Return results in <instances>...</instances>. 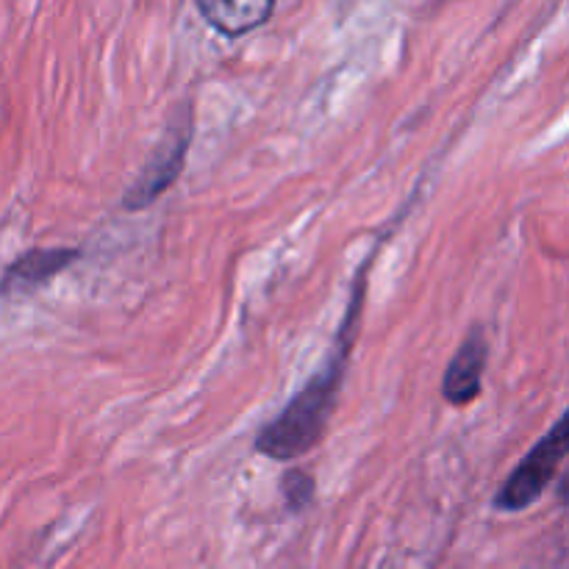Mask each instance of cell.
<instances>
[{"label":"cell","instance_id":"1","mask_svg":"<svg viewBox=\"0 0 569 569\" xmlns=\"http://www.w3.org/2000/svg\"><path fill=\"white\" fill-rule=\"evenodd\" d=\"M345 361L348 353H337L292 400L278 417H272L256 433V450L267 459L295 461L311 453L322 442L337 409L339 389L345 381Z\"/></svg>","mask_w":569,"mask_h":569},{"label":"cell","instance_id":"2","mask_svg":"<svg viewBox=\"0 0 569 569\" xmlns=\"http://www.w3.org/2000/svg\"><path fill=\"white\" fill-rule=\"evenodd\" d=\"M192 139H194V111H192V103H183L181 109H176V114H172L161 142L156 144L150 159L144 161L139 176L133 178V183L126 189V194H122V206L131 211H139V209H148L150 203H156V200H159L161 194L178 181V176H181L183 164H187V153Z\"/></svg>","mask_w":569,"mask_h":569},{"label":"cell","instance_id":"3","mask_svg":"<svg viewBox=\"0 0 569 569\" xmlns=\"http://www.w3.org/2000/svg\"><path fill=\"white\" fill-rule=\"evenodd\" d=\"M569 417L561 415L559 422L528 450L526 459L517 465V470L500 487L498 498H495V509L498 511H526L533 503L542 500L553 478L559 476L561 461L569 453Z\"/></svg>","mask_w":569,"mask_h":569},{"label":"cell","instance_id":"4","mask_svg":"<svg viewBox=\"0 0 569 569\" xmlns=\"http://www.w3.org/2000/svg\"><path fill=\"white\" fill-rule=\"evenodd\" d=\"M489 361V342L483 328H472L445 370L442 395L450 406H470L483 389Z\"/></svg>","mask_w":569,"mask_h":569},{"label":"cell","instance_id":"5","mask_svg":"<svg viewBox=\"0 0 569 569\" xmlns=\"http://www.w3.org/2000/svg\"><path fill=\"white\" fill-rule=\"evenodd\" d=\"M81 256L78 248H33L22 253L20 259L11 261L6 267L3 278H0V295L11 298V295H28L33 289L44 287L50 278L64 272L72 261Z\"/></svg>","mask_w":569,"mask_h":569},{"label":"cell","instance_id":"6","mask_svg":"<svg viewBox=\"0 0 569 569\" xmlns=\"http://www.w3.org/2000/svg\"><path fill=\"white\" fill-rule=\"evenodd\" d=\"M198 11L217 33H222L226 39H239L264 26L276 11V3L272 0H239V3L198 0Z\"/></svg>","mask_w":569,"mask_h":569},{"label":"cell","instance_id":"7","mask_svg":"<svg viewBox=\"0 0 569 569\" xmlns=\"http://www.w3.org/2000/svg\"><path fill=\"white\" fill-rule=\"evenodd\" d=\"M281 492H283V500H287V509L295 511V515H300V511H306L311 503H315V495H317L315 476L300 470V467H289L281 478Z\"/></svg>","mask_w":569,"mask_h":569}]
</instances>
